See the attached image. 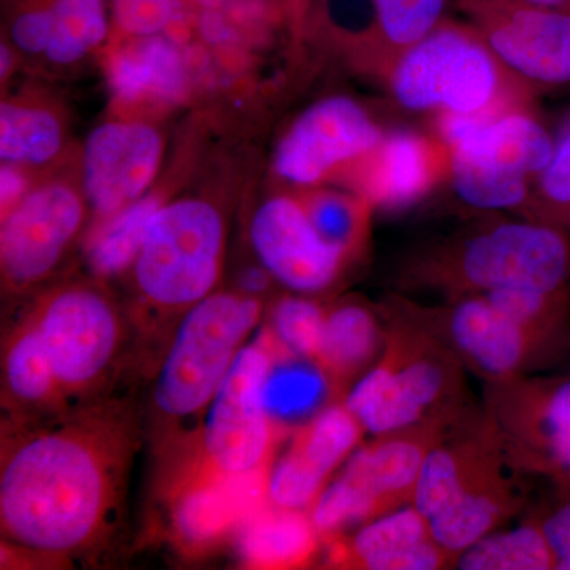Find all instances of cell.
I'll return each instance as SVG.
<instances>
[{
	"label": "cell",
	"mask_w": 570,
	"mask_h": 570,
	"mask_svg": "<svg viewBox=\"0 0 570 570\" xmlns=\"http://www.w3.org/2000/svg\"><path fill=\"white\" fill-rule=\"evenodd\" d=\"M384 346L385 333L376 314L360 303H346L326 313L316 362L335 389L367 373Z\"/></svg>",
	"instance_id": "d4e9b609"
},
{
	"label": "cell",
	"mask_w": 570,
	"mask_h": 570,
	"mask_svg": "<svg viewBox=\"0 0 570 570\" xmlns=\"http://www.w3.org/2000/svg\"><path fill=\"white\" fill-rule=\"evenodd\" d=\"M417 313L487 382L527 376L562 347L505 316L485 294L456 296L445 309Z\"/></svg>",
	"instance_id": "4fadbf2b"
},
{
	"label": "cell",
	"mask_w": 570,
	"mask_h": 570,
	"mask_svg": "<svg viewBox=\"0 0 570 570\" xmlns=\"http://www.w3.org/2000/svg\"><path fill=\"white\" fill-rule=\"evenodd\" d=\"M560 499L539 519L558 570H570V485H560Z\"/></svg>",
	"instance_id": "8d00e7d4"
},
{
	"label": "cell",
	"mask_w": 570,
	"mask_h": 570,
	"mask_svg": "<svg viewBox=\"0 0 570 570\" xmlns=\"http://www.w3.org/2000/svg\"><path fill=\"white\" fill-rule=\"evenodd\" d=\"M39 18L48 66L73 67L104 47L110 36L107 0H22Z\"/></svg>",
	"instance_id": "603a6c76"
},
{
	"label": "cell",
	"mask_w": 570,
	"mask_h": 570,
	"mask_svg": "<svg viewBox=\"0 0 570 570\" xmlns=\"http://www.w3.org/2000/svg\"><path fill=\"white\" fill-rule=\"evenodd\" d=\"M107 78L112 97L127 107H171L189 92L183 52L160 33L129 37L111 50Z\"/></svg>",
	"instance_id": "44dd1931"
},
{
	"label": "cell",
	"mask_w": 570,
	"mask_h": 570,
	"mask_svg": "<svg viewBox=\"0 0 570 570\" xmlns=\"http://www.w3.org/2000/svg\"><path fill=\"white\" fill-rule=\"evenodd\" d=\"M392 67L397 56L448 18L450 0H374Z\"/></svg>",
	"instance_id": "d6a6232c"
},
{
	"label": "cell",
	"mask_w": 570,
	"mask_h": 570,
	"mask_svg": "<svg viewBox=\"0 0 570 570\" xmlns=\"http://www.w3.org/2000/svg\"><path fill=\"white\" fill-rule=\"evenodd\" d=\"M450 430L419 425L374 436L348 456L340 478L365 502L371 520L412 504L428 453Z\"/></svg>",
	"instance_id": "d6986e66"
},
{
	"label": "cell",
	"mask_w": 570,
	"mask_h": 570,
	"mask_svg": "<svg viewBox=\"0 0 570 570\" xmlns=\"http://www.w3.org/2000/svg\"><path fill=\"white\" fill-rule=\"evenodd\" d=\"M273 276L262 265L257 268H247L239 276V288H242V294L257 298L258 295L268 291Z\"/></svg>",
	"instance_id": "f35d334b"
},
{
	"label": "cell",
	"mask_w": 570,
	"mask_h": 570,
	"mask_svg": "<svg viewBox=\"0 0 570 570\" xmlns=\"http://www.w3.org/2000/svg\"><path fill=\"white\" fill-rule=\"evenodd\" d=\"M88 206L82 189L69 181L56 179L32 187L2 217L3 283L21 291L50 276L80 235Z\"/></svg>",
	"instance_id": "5bb4252c"
},
{
	"label": "cell",
	"mask_w": 570,
	"mask_h": 570,
	"mask_svg": "<svg viewBox=\"0 0 570 570\" xmlns=\"http://www.w3.org/2000/svg\"><path fill=\"white\" fill-rule=\"evenodd\" d=\"M412 287L438 288L450 298L501 288L570 291V238L546 220L487 219L423 247L403 273Z\"/></svg>",
	"instance_id": "7a4b0ae2"
},
{
	"label": "cell",
	"mask_w": 570,
	"mask_h": 570,
	"mask_svg": "<svg viewBox=\"0 0 570 570\" xmlns=\"http://www.w3.org/2000/svg\"><path fill=\"white\" fill-rule=\"evenodd\" d=\"M9 393L26 406H45L62 396L50 356L32 321L18 326L3 356Z\"/></svg>",
	"instance_id": "1f68e13d"
},
{
	"label": "cell",
	"mask_w": 570,
	"mask_h": 570,
	"mask_svg": "<svg viewBox=\"0 0 570 570\" xmlns=\"http://www.w3.org/2000/svg\"><path fill=\"white\" fill-rule=\"evenodd\" d=\"M326 313L313 299L285 296L273 309V340L285 354L316 360Z\"/></svg>",
	"instance_id": "e575fe53"
},
{
	"label": "cell",
	"mask_w": 570,
	"mask_h": 570,
	"mask_svg": "<svg viewBox=\"0 0 570 570\" xmlns=\"http://www.w3.org/2000/svg\"><path fill=\"white\" fill-rule=\"evenodd\" d=\"M273 358L265 335L246 344L206 409L204 448L213 472L245 475L268 463L277 428L262 404V387Z\"/></svg>",
	"instance_id": "7c38bea8"
},
{
	"label": "cell",
	"mask_w": 570,
	"mask_h": 570,
	"mask_svg": "<svg viewBox=\"0 0 570 570\" xmlns=\"http://www.w3.org/2000/svg\"><path fill=\"white\" fill-rule=\"evenodd\" d=\"M163 195L146 194L121 212L100 220L86 246V258L97 276L111 277L132 268Z\"/></svg>",
	"instance_id": "f1b7e54d"
},
{
	"label": "cell",
	"mask_w": 570,
	"mask_h": 570,
	"mask_svg": "<svg viewBox=\"0 0 570 570\" xmlns=\"http://www.w3.org/2000/svg\"><path fill=\"white\" fill-rule=\"evenodd\" d=\"M225 235L223 212L206 198L164 202L132 266L142 298L163 311H187L212 295L223 272Z\"/></svg>",
	"instance_id": "52a82bcc"
},
{
	"label": "cell",
	"mask_w": 570,
	"mask_h": 570,
	"mask_svg": "<svg viewBox=\"0 0 570 570\" xmlns=\"http://www.w3.org/2000/svg\"><path fill=\"white\" fill-rule=\"evenodd\" d=\"M463 370L417 309H400L390 321L384 351L344 404L373 436L419 425L453 428L464 420Z\"/></svg>",
	"instance_id": "3957f363"
},
{
	"label": "cell",
	"mask_w": 570,
	"mask_h": 570,
	"mask_svg": "<svg viewBox=\"0 0 570 570\" xmlns=\"http://www.w3.org/2000/svg\"><path fill=\"white\" fill-rule=\"evenodd\" d=\"M322 31L365 73L387 78L392 69L374 0H317Z\"/></svg>",
	"instance_id": "83f0119b"
},
{
	"label": "cell",
	"mask_w": 570,
	"mask_h": 570,
	"mask_svg": "<svg viewBox=\"0 0 570 570\" xmlns=\"http://www.w3.org/2000/svg\"><path fill=\"white\" fill-rule=\"evenodd\" d=\"M362 423L346 404H333L296 428L287 452L268 472V499L277 508H311L325 489L330 475L355 452Z\"/></svg>",
	"instance_id": "ac0fdd59"
},
{
	"label": "cell",
	"mask_w": 570,
	"mask_h": 570,
	"mask_svg": "<svg viewBox=\"0 0 570 570\" xmlns=\"http://www.w3.org/2000/svg\"><path fill=\"white\" fill-rule=\"evenodd\" d=\"M164 148L159 129L141 119H110L91 130L82 145L81 189L99 220L149 193Z\"/></svg>",
	"instance_id": "9a60e30c"
},
{
	"label": "cell",
	"mask_w": 570,
	"mask_h": 570,
	"mask_svg": "<svg viewBox=\"0 0 570 570\" xmlns=\"http://www.w3.org/2000/svg\"><path fill=\"white\" fill-rule=\"evenodd\" d=\"M521 2L534 3V6L550 7L570 11V0H521Z\"/></svg>",
	"instance_id": "ab89813d"
},
{
	"label": "cell",
	"mask_w": 570,
	"mask_h": 570,
	"mask_svg": "<svg viewBox=\"0 0 570 570\" xmlns=\"http://www.w3.org/2000/svg\"><path fill=\"white\" fill-rule=\"evenodd\" d=\"M179 0H112V21L126 39L159 36L181 13Z\"/></svg>",
	"instance_id": "d590c367"
},
{
	"label": "cell",
	"mask_w": 570,
	"mask_h": 570,
	"mask_svg": "<svg viewBox=\"0 0 570 570\" xmlns=\"http://www.w3.org/2000/svg\"><path fill=\"white\" fill-rule=\"evenodd\" d=\"M384 135L358 100L324 97L299 112L281 135L273 171L288 186L314 189L373 151Z\"/></svg>",
	"instance_id": "8fae6325"
},
{
	"label": "cell",
	"mask_w": 570,
	"mask_h": 570,
	"mask_svg": "<svg viewBox=\"0 0 570 570\" xmlns=\"http://www.w3.org/2000/svg\"><path fill=\"white\" fill-rule=\"evenodd\" d=\"M261 316L255 296L228 292L184 311L154 385L157 412L175 422L204 414Z\"/></svg>",
	"instance_id": "8992f818"
},
{
	"label": "cell",
	"mask_w": 570,
	"mask_h": 570,
	"mask_svg": "<svg viewBox=\"0 0 570 570\" xmlns=\"http://www.w3.org/2000/svg\"><path fill=\"white\" fill-rule=\"evenodd\" d=\"M505 70L532 92L570 88V11L521 0H459Z\"/></svg>",
	"instance_id": "30bf717a"
},
{
	"label": "cell",
	"mask_w": 570,
	"mask_h": 570,
	"mask_svg": "<svg viewBox=\"0 0 570 570\" xmlns=\"http://www.w3.org/2000/svg\"><path fill=\"white\" fill-rule=\"evenodd\" d=\"M311 224L328 245L348 261L365 249L373 206L355 193L336 189H307L298 195Z\"/></svg>",
	"instance_id": "4dcf8cb0"
},
{
	"label": "cell",
	"mask_w": 570,
	"mask_h": 570,
	"mask_svg": "<svg viewBox=\"0 0 570 570\" xmlns=\"http://www.w3.org/2000/svg\"><path fill=\"white\" fill-rule=\"evenodd\" d=\"M385 81L401 108L431 116L502 110L532 97L469 22L450 18L401 52Z\"/></svg>",
	"instance_id": "277c9868"
},
{
	"label": "cell",
	"mask_w": 570,
	"mask_h": 570,
	"mask_svg": "<svg viewBox=\"0 0 570 570\" xmlns=\"http://www.w3.org/2000/svg\"><path fill=\"white\" fill-rule=\"evenodd\" d=\"M132 452L134 428L118 407H94L21 434L3 450V538L39 557L94 549L115 523Z\"/></svg>",
	"instance_id": "6da1fadb"
},
{
	"label": "cell",
	"mask_w": 570,
	"mask_h": 570,
	"mask_svg": "<svg viewBox=\"0 0 570 570\" xmlns=\"http://www.w3.org/2000/svg\"><path fill=\"white\" fill-rule=\"evenodd\" d=\"M336 566L367 570H436L455 560L431 534L430 520L414 504L367 521L346 542L333 546Z\"/></svg>",
	"instance_id": "ffe728a7"
},
{
	"label": "cell",
	"mask_w": 570,
	"mask_h": 570,
	"mask_svg": "<svg viewBox=\"0 0 570 570\" xmlns=\"http://www.w3.org/2000/svg\"><path fill=\"white\" fill-rule=\"evenodd\" d=\"M249 236L266 272L298 294L325 291L348 262L317 234L298 195L277 194L262 202L250 219Z\"/></svg>",
	"instance_id": "2e32d148"
},
{
	"label": "cell",
	"mask_w": 570,
	"mask_h": 570,
	"mask_svg": "<svg viewBox=\"0 0 570 570\" xmlns=\"http://www.w3.org/2000/svg\"><path fill=\"white\" fill-rule=\"evenodd\" d=\"M318 535L313 520L302 510L262 508L245 520L239 553L254 568H302L316 553Z\"/></svg>",
	"instance_id": "cb8c5ba5"
},
{
	"label": "cell",
	"mask_w": 570,
	"mask_h": 570,
	"mask_svg": "<svg viewBox=\"0 0 570 570\" xmlns=\"http://www.w3.org/2000/svg\"><path fill=\"white\" fill-rule=\"evenodd\" d=\"M520 472L523 469L510 461L430 520L434 540L455 562L464 550L519 512L523 504Z\"/></svg>",
	"instance_id": "7402d4cb"
},
{
	"label": "cell",
	"mask_w": 570,
	"mask_h": 570,
	"mask_svg": "<svg viewBox=\"0 0 570 570\" xmlns=\"http://www.w3.org/2000/svg\"><path fill=\"white\" fill-rule=\"evenodd\" d=\"M466 132L449 146V183L479 213L527 212L554 138L531 105L469 115Z\"/></svg>",
	"instance_id": "5b68a950"
},
{
	"label": "cell",
	"mask_w": 570,
	"mask_h": 570,
	"mask_svg": "<svg viewBox=\"0 0 570 570\" xmlns=\"http://www.w3.org/2000/svg\"><path fill=\"white\" fill-rule=\"evenodd\" d=\"M66 121L55 105L32 97L3 100L0 107L2 164L32 170L58 159L66 146Z\"/></svg>",
	"instance_id": "484cf974"
},
{
	"label": "cell",
	"mask_w": 570,
	"mask_h": 570,
	"mask_svg": "<svg viewBox=\"0 0 570 570\" xmlns=\"http://www.w3.org/2000/svg\"><path fill=\"white\" fill-rule=\"evenodd\" d=\"M449 171V149L436 135L397 129L341 175L373 209L401 212L434 194Z\"/></svg>",
	"instance_id": "e0dca14e"
},
{
	"label": "cell",
	"mask_w": 570,
	"mask_h": 570,
	"mask_svg": "<svg viewBox=\"0 0 570 570\" xmlns=\"http://www.w3.org/2000/svg\"><path fill=\"white\" fill-rule=\"evenodd\" d=\"M487 417L524 472L570 485V376L487 382Z\"/></svg>",
	"instance_id": "ba28073f"
},
{
	"label": "cell",
	"mask_w": 570,
	"mask_h": 570,
	"mask_svg": "<svg viewBox=\"0 0 570 570\" xmlns=\"http://www.w3.org/2000/svg\"><path fill=\"white\" fill-rule=\"evenodd\" d=\"M63 395L99 384L121 344V318L104 292L71 284L43 296L31 317Z\"/></svg>",
	"instance_id": "9c48e42d"
},
{
	"label": "cell",
	"mask_w": 570,
	"mask_h": 570,
	"mask_svg": "<svg viewBox=\"0 0 570 570\" xmlns=\"http://www.w3.org/2000/svg\"><path fill=\"white\" fill-rule=\"evenodd\" d=\"M455 568L464 570L557 569L553 551L539 520L508 531H493L460 554Z\"/></svg>",
	"instance_id": "f546056e"
},
{
	"label": "cell",
	"mask_w": 570,
	"mask_h": 570,
	"mask_svg": "<svg viewBox=\"0 0 570 570\" xmlns=\"http://www.w3.org/2000/svg\"><path fill=\"white\" fill-rule=\"evenodd\" d=\"M31 189V181H29L26 168L2 164V170H0V206H2V217L20 204Z\"/></svg>",
	"instance_id": "74e56055"
},
{
	"label": "cell",
	"mask_w": 570,
	"mask_h": 570,
	"mask_svg": "<svg viewBox=\"0 0 570 570\" xmlns=\"http://www.w3.org/2000/svg\"><path fill=\"white\" fill-rule=\"evenodd\" d=\"M332 390V382L316 360L281 352L266 374L262 404L279 430L299 428L316 417Z\"/></svg>",
	"instance_id": "4316f807"
},
{
	"label": "cell",
	"mask_w": 570,
	"mask_h": 570,
	"mask_svg": "<svg viewBox=\"0 0 570 570\" xmlns=\"http://www.w3.org/2000/svg\"><path fill=\"white\" fill-rule=\"evenodd\" d=\"M524 214L570 230V119L554 138L549 164L534 184Z\"/></svg>",
	"instance_id": "836d02e7"
}]
</instances>
